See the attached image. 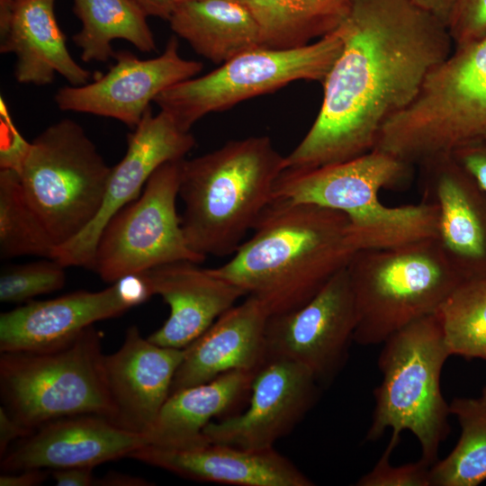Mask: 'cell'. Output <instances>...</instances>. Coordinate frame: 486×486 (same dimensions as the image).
Wrapping results in <instances>:
<instances>
[{"mask_svg":"<svg viewBox=\"0 0 486 486\" xmlns=\"http://www.w3.org/2000/svg\"><path fill=\"white\" fill-rule=\"evenodd\" d=\"M195 145L167 112L151 106L128 135L127 150L111 169L104 200L94 219L76 237L56 248L53 258L64 266L92 268L99 236L109 220L141 194L152 174L165 163L184 158Z\"/></svg>","mask_w":486,"mask_h":486,"instance_id":"5bb4252c","label":"cell"},{"mask_svg":"<svg viewBox=\"0 0 486 486\" xmlns=\"http://www.w3.org/2000/svg\"><path fill=\"white\" fill-rule=\"evenodd\" d=\"M73 12L82 23L73 35L85 62L113 58L112 42L124 40L143 52L158 50L148 14L134 0H73Z\"/></svg>","mask_w":486,"mask_h":486,"instance_id":"4316f807","label":"cell"},{"mask_svg":"<svg viewBox=\"0 0 486 486\" xmlns=\"http://www.w3.org/2000/svg\"><path fill=\"white\" fill-rule=\"evenodd\" d=\"M356 327V305L346 267L301 308L269 316L266 358L297 363L321 387L327 386L346 364Z\"/></svg>","mask_w":486,"mask_h":486,"instance_id":"7c38bea8","label":"cell"},{"mask_svg":"<svg viewBox=\"0 0 486 486\" xmlns=\"http://www.w3.org/2000/svg\"><path fill=\"white\" fill-rule=\"evenodd\" d=\"M321 386L297 363L267 357L251 383L248 407L211 421L203 429L207 440L248 450L273 448L314 406Z\"/></svg>","mask_w":486,"mask_h":486,"instance_id":"9a60e30c","label":"cell"},{"mask_svg":"<svg viewBox=\"0 0 486 486\" xmlns=\"http://www.w3.org/2000/svg\"><path fill=\"white\" fill-rule=\"evenodd\" d=\"M378 358L382 374L375 388V407L365 440H377L392 428V443L410 430L418 440L421 457L436 462L440 444L449 434V404L441 392L440 376L450 356L435 314L422 318L389 337Z\"/></svg>","mask_w":486,"mask_h":486,"instance_id":"52a82bcc","label":"cell"},{"mask_svg":"<svg viewBox=\"0 0 486 486\" xmlns=\"http://www.w3.org/2000/svg\"><path fill=\"white\" fill-rule=\"evenodd\" d=\"M55 0L0 3V52L16 58L20 84L47 86L57 74L70 86L91 81L92 73L71 56L54 9Z\"/></svg>","mask_w":486,"mask_h":486,"instance_id":"44dd1931","label":"cell"},{"mask_svg":"<svg viewBox=\"0 0 486 486\" xmlns=\"http://www.w3.org/2000/svg\"><path fill=\"white\" fill-rule=\"evenodd\" d=\"M266 307L248 295L184 348L170 394L233 370H257L266 360Z\"/></svg>","mask_w":486,"mask_h":486,"instance_id":"7402d4cb","label":"cell"},{"mask_svg":"<svg viewBox=\"0 0 486 486\" xmlns=\"http://www.w3.org/2000/svg\"><path fill=\"white\" fill-rule=\"evenodd\" d=\"M456 1L457 0H413L418 6L437 18L446 27Z\"/></svg>","mask_w":486,"mask_h":486,"instance_id":"f35d334b","label":"cell"},{"mask_svg":"<svg viewBox=\"0 0 486 486\" xmlns=\"http://www.w3.org/2000/svg\"><path fill=\"white\" fill-rule=\"evenodd\" d=\"M346 271L356 311L354 342L362 346L383 343L435 314L464 282L436 238L356 251Z\"/></svg>","mask_w":486,"mask_h":486,"instance_id":"8992f818","label":"cell"},{"mask_svg":"<svg viewBox=\"0 0 486 486\" xmlns=\"http://www.w3.org/2000/svg\"><path fill=\"white\" fill-rule=\"evenodd\" d=\"M130 309L115 283L98 292L76 291L30 302L0 316V352L33 351L58 346L94 322Z\"/></svg>","mask_w":486,"mask_h":486,"instance_id":"603a6c76","label":"cell"},{"mask_svg":"<svg viewBox=\"0 0 486 486\" xmlns=\"http://www.w3.org/2000/svg\"><path fill=\"white\" fill-rule=\"evenodd\" d=\"M397 445L390 442L375 466L356 483L358 486H431L430 467L424 460L393 466L390 456Z\"/></svg>","mask_w":486,"mask_h":486,"instance_id":"1f68e13d","label":"cell"},{"mask_svg":"<svg viewBox=\"0 0 486 486\" xmlns=\"http://www.w3.org/2000/svg\"><path fill=\"white\" fill-rule=\"evenodd\" d=\"M101 338L92 325L58 346L1 352L2 406L32 430L76 415L110 419Z\"/></svg>","mask_w":486,"mask_h":486,"instance_id":"ba28073f","label":"cell"},{"mask_svg":"<svg viewBox=\"0 0 486 486\" xmlns=\"http://www.w3.org/2000/svg\"><path fill=\"white\" fill-rule=\"evenodd\" d=\"M34 430L28 428L1 406L0 408V459L9 451L12 443L31 435Z\"/></svg>","mask_w":486,"mask_h":486,"instance_id":"d590c367","label":"cell"},{"mask_svg":"<svg viewBox=\"0 0 486 486\" xmlns=\"http://www.w3.org/2000/svg\"><path fill=\"white\" fill-rule=\"evenodd\" d=\"M95 485L102 486H147L148 482L136 476H130L119 472L107 473L105 476L96 479Z\"/></svg>","mask_w":486,"mask_h":486,"instance_id":"60d3db41","label":"cell"},{"mask_svg":"<svg viewBox=\"0 0 486 486\" xmlns=\"http://www.w3.org/2000/svg\"><path fill=\"white\" fill-rule=\"evenodd\" d=\"M454 48L486 35V0H457L447 24Z\"/></svg>","mask_w":486,"mask_h":486,"instance_id":"d6a6232c","label":"cell"},{"mask_svg":"<svg viewBox=\"0 0 486 486\" xmlns=\"http://www.w3.org/2000/svg\"><path fill=\"white\" fill-rule=\"evenodd\" d=\"M284 170V156L264 135L183 158L181 225L189 248L205 258L233 255L272 202Z\"/></svg>","mask_w":486,"mask_h":486,"instance_id":"3957f363","label":"cell"},{"mask_svg":"<svg viewBox=\"0 0 486 486\" xmlns=\"http://www.w3.org/2000/svg\"><path fill=\"white\" fill-rule=\"evenodd\" d=\"M168 22L178 37L214 64L262 46L258 24L240 0L178 2Z\"/></svg>","mask_w":486,"mask_h":486,"instance_id":"d4e9b609","label":"cell"},{"mask_svg":"<svg viewBox=\"0 0 486 486\" xmlns=\"http://www.w3.org/2000/svg\"><path fill=\"white\" fill-rule=\"evenodd\" d=\"M56 245L30 205L19 175L0 170V255L53 258Z\"/></svg>","mask_w":486,"mask_h":486,"instance_id":"f1b7e54d","label":"cell"},{"mask_svg":"<svg viewBox=\"0 0 486 486\" xmlns=\"http://www.w3.org/2000/svg\"><path fill=\"white\" fill-rule=\"evenodd\" d=\"M184 356V348L157 345L136 326L130 327L121 347L104 356L110 420L147 436L170 395Z\"/></svg>","mask_w":486,"mask_h":486,"instance_id":"2e32d148","label":"cell"},{"mask_svg":"<svg viewBox=\"0 0 486 486\" xmlns=\"http://www.w3.org/2000/svg\"><path fill=\"white\" fill-rule=\"evenodd\" d=\"M256 21L262 46L295 49L336 32L353 0H240Z\"/></svg>","mask_w":486,"mask_h":486,"instance_id":"484cf974","label":"cell"},{"mask_svg":"<svg viewBox=\"0 0 486 486\" xmlns=\"http://www.w3.org/2000/svg\"><path fill=\"white\" fill-rule=\"evenodd\" d=\"M149 16L168 21L176 5L175 0H134Z\"/></svg>","mask_w":486,"mask_h":486,"instance_id":"ab89813d","label":"cell"},{"mask_svg":"<svg viewBox=\"0 0 486 486\" xmlns=\"http://www.w3.org/2000/svg\"><path fill=\"white\" fill-rule=\"evenodd\" d=\"M47 469H26L4 472L0 476L1 486H35L41 484L49 476Z\"/></svg>","mask_w":486,"mask_h":486,"instance_id":"74e56055","label":"cell"},{"mask_svg":"<svg viewBox=\"0 0 486 486\" xmlns=\"http://www.w3.org/2000/svg\"><path fill=\"white\" fill-rule=\"evenodd\" d=\"M344 213L320 205L273 198L216 275L256 298L270 316L311 300L354 254Z\"/></svg>","mask_w":486,"mask_h":486,"instance_id":"7a4b0ae2","label":"cell"},{"mask_svg":"<svg viewBox=\"0 0 486 486\" xmlns=\"http://www.w3.org/2000/svg\"><path fill=\"white\" fill-rule=\"evenodd\" d=\"M194 481L236 486H312L290 459L273 448L248 450L206 440L181 448L145 445L130 455Z\"/></svg>","mask_w":486,"mask_h":486,"instance_id":"d6986e66","label":"cell"},{"mask_svg":"<svg viewBox=\"0 0 486 486\" xmlns=\"http://www.w3.org/2000/svg\"><path fill=\"white\" fill-rule=\"evenodd\" d=\"M65 268L55 258L11 266L0 276V300L21 303L44 293L60 290L66 283Z\"/></svg>","mask_w":486,"mask_h":486,"instance_id":"4dcf8cb0","label":"cell"},{"mask_svg":"<svg viewBox=\"0 0 486 486\" xmlns=\"http://www.w3.org/2000/svg\"><path fill=\"white\" fill-rule=\"evenodd\" d=\"M342 49L327 74L311 127L284 168L344 162L375 147L384 124L408 107L454 50L447 27L413 0H353L336 30Z\"/></svg>","mask_w":486,"mask_h":486,"instance_id":"6da1fadb","label":"cell"},{"mask_svg":"<svg viewBox=\"0 0 486 486\" xmlns=\"http://www.w3.org/2000/svg\"><path fill=\"white\" fill-rule=\"evenodd\" d=\"M256 370H233L169 395L151 430L148 445L181 448L203 443L204 428L213 418L238 413L248 400Z\"/></svg>","mask_w":486,"mask_h":486,"instance_id":"cb8c5ba5","label":"cell"},{"mask_svg":"<svg viewBox=\"0 0 486 486\" xmlns=\"http://www.w3.org/2000/svg\"><path fill=\"white\" fill-rule=\"evenodd\" d=\"M342 49L337 32L295 49L264 46L242 52L203 75L182 81L154 101L184 130L202 117L296 81L322 84Z\"/></svg>","mask_w":486,"mask_h":486,"instance_id":"30bf717a","label":"cell"},{"mask_svg":"<svg viewBox=\"0 0 486 486\" xmlns=\"http://www.w3.org/2000/svg\"><path fill=\"white\" fill-rule=\"evenodd\" d=\"M111 169L85 130L70 119L49 126L31 142L17 173L56 248L94 219Z\"/></svg>","mask_w":486,"mask_h":486,"instance_id":"9c48e42d","label":"cell"},{"mask_svg":"<svg viewBox=\"0 0 486 486\" xmlns=\"http://www.w3.org/2000/svg\"><path fill=\"white\" fill-rule=\"evenodd\" d=\"M486 142V35L454 48L418 95L382 127L375 148L411 166Z\"/></svg>","mask_w":486,"mask_h":486,"instance_id":"5b68a950","label":"cell"},{"mask_svg":"<svg viewBox=\"0 0 486 486\" xmlns=\"http://www.w3.org/2000/svg\"><path fill=\"white\" fill-rule=\"evenodd\" d=\"M199 263L177 261L145 271L154 295L170 312L148 338L159 346L184 349L203 334L246 293Z\"/></svg>","mask_w":486,"mask_h":486,"instance_id":"ffe728a7","label":"cell"},{"mask_svg":"<svg viewBox=\"0 0 486 486\" xmlns=\"http://www.w3.org/2000/svg\"><path fill=\"white\" fill-rule=\"evenodd\" d=\"M145 435L94 414L61 418L36 428L0 459L4 472L91 466L129 455L148 445Z\"/></svg>","mask_w":486,"mask_h":486,"instance_id":"ac0fdd59","label":"cell"},{"mask_svg":"<svg viewBox=\"0 0 486 486\" xmlns=\"http://www.w3.org/2000/svg\"><path fill=\"white\" fill-rule=\"evenodd\" d=\"M181 160L159 166L140 196L103 229L91 268L103 281L112 284L168 263L206 259L189 248L177 214Z\"/></svg>","mask_w":486,"mask_h":486,"instance_id":"8fae6325","label":"cell"},{"mask_svg":"<svg viewBox=\"0 0 486 486\" xmlns=\"http://www.w3.org/2000/svg\"><path fill=\"white\" fill-rule=\"evenodd\" d=\"M436 315L450 356L486 357V276L464 281Z\"/></svg>","mask_w":486,"mask_h":486,"instance_id":"f546056e","label":"cell"},{"mask_svg":"<svg viewBox=\"0 0 486 486\" xmlns=\"http://www.w3.org/2000/svg\"><path fill=\"white\" fill-rule=\"evenodd\" d=\"M486 192V142L462 148L452 155Z\"/></svg>","mask_w":486,"mask_h":486,"instance_id":"e575fe53","label":"cell"},{"mask_svg":"<svg viewBox=\"0 0 486 486\" xmlns=\"http://www.w3.org/2000/svg\"><path fill=\"white\" fill-rule=\"evenodd\" d=\"M413 166L379 149L360 157L310 169H284L273 198L320 205L346 215L349 238L356 251L387 248L436 238L438 211L428 201L389 207L382 189H401Z\"/></svg>","mask_w":486,"mask_h":486,"instance_id":"277c9868","label":"cell"},{"mask_svg":"<svg viewBox=\"0 0 486 486\" xmlns=\"http://www.w3.org/2000/svg\"><path fill=\"white\" fill-rule=\"evenodd\" d=\"M419 167L423 200L437 207L436 239L448 260L464 281L486 276V192L453 156Z\"/></svg>","mask_w":486,"mask_h":486,"instance_id":"e0dca14e","label":"cell"},{"mask_svg":"<svg viewBox=\"0 0 486 486\" xmlns=\"http://www.w3.org/2000/svg\"><path fill=\"white\" fill-rule=\"evenodd\" d=\"M109 70L82 86L59 88L54 101L62 111L115 119L134 129L150 103L166 89L199 75L202 64L185 59L171 36L162 54L139 58L128 50L116 51Z\"/></svg>","mask_w":486,"mask_h":486,"instance_id":"4fadbf2b","label":"cell"},{"mask_svg":"<svg viewBox=\"0 0 486 486\" xmlns=\"http://www.w3.org/2000/svg\"><path fill=\"white\" fill-rule=\"evenodd\" d=\"M182 1H187V0H175L176 3L182 2Z\"/></svg>","mask_w":486,"mask_h":486,"instance_id":"7bdbcfd3","label":"cell"},{"mask_svg":"<svg viewBox=\"0 0 486 486\" xmlns=\"http://www.w3.org/2000/svg\"><path fill=\"white\" fill-rule=\"evenodd\" d=\"M461 427L453 451L430 467L431 486H476L486 480V386L480 397L449 404Z\"/></svg>","mask_w":486,"mask_h":486,"instance_id":"83f0119b","label":"cell"},{"mask_svg":"<svg viewBox=\"0 0 486 486\" xmlns=\"http://www.w3.org/2000/svg\"><path fill=\"white\" fill-rule=\"evenodd\" d=\"M91 466H74L55 469L51 475L58 486H91L95 485V480Z\"/></svg>","mask_w":486,"mask_h":486,"instance_id":"8d00e7d4","label":"cell"},{"mask_svg":"<svg viewBox=\"0 0 486 486\" xmlns=\"http://www.w3.org/2000/svg\"><path fill=\"white\" fill-rule=\"evenodd\" d=\"M18 0H0V3H14Z\"/></svg>","mask_w":486,"mask_h":486,"instance_id":"b9f144b4","label":"cell"},{"mask_svg":"<svg viewBox=\"0 0 486 486\" xmlns=\"http://www.w3.org/2000/svg\"><path fill=\"white\" fill-rule=\"evenodd\" d=\"M0 167L18 172L28 153L31 142L26 141L14 126L3 97L0 98Z\"/></svg>","mask_w":486,"mask_h":486,"instance_id":"836d02e7","label":"cell"}]
</instances>
